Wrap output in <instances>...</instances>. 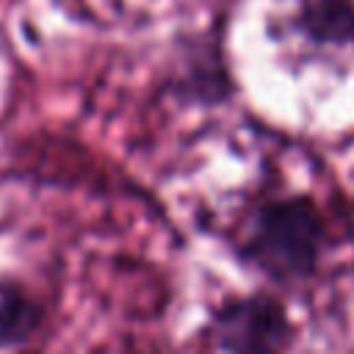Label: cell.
<instances>
[{"label":"cell","mask_w":354,"mask_h":354,"mask_svg":"<svg viewBox=\"0 0 354 354\" xmlns=\"http://www.w3.org/2000/svg\"><path fill=\"white\" fill-rule=\"evenodd\" d=\"M39 321L33 299L8 279H0V346L25 340Z\"/></svg>","instance_id":"obj_3"},{"label":"cell","mask_w":354,"mask_h":354,"mask_svg":"<svg viewBox=\"0 0 354 354\" xmlns=\"http://www.w3.org/2000/svg\"><path fill=\"white\" fill-rule=\"evenodd\" d=\"M216 337L227 354H282L290 326L277 301L257 296L230 304L218 315Z\"/></svg>","instance_id":"obj_2"},{"label":"cell","mask_w":354,"mask_h":354,"mask_svg":"<svg viewBox=\"0 0 354 354\" xmlns=\"http://www.w3.org/2000/svg\"><path fill=\"white\" fill-rule=\"evenodd\" d=\"M304 28L315 39H346L354 33V8L348 0H313L304 8Z\"/></svg>","instance_id":"obj_4"},{"label":"cell","mask_w":354,"mask_h":354,"mask_svg":"<svg viewBox=\"0 0 354 354\" xmlns=\"http://www.w3.org/2000/svg\"><path fill=\"white\" fill-rule=\"evenodd\" d=\"M321 218L304 199L274 202L260 210L249 238L252 260L277 277H301L313 271L321 249Z\"/></svg>","instance_id":"obj_1"}]
</instances>
